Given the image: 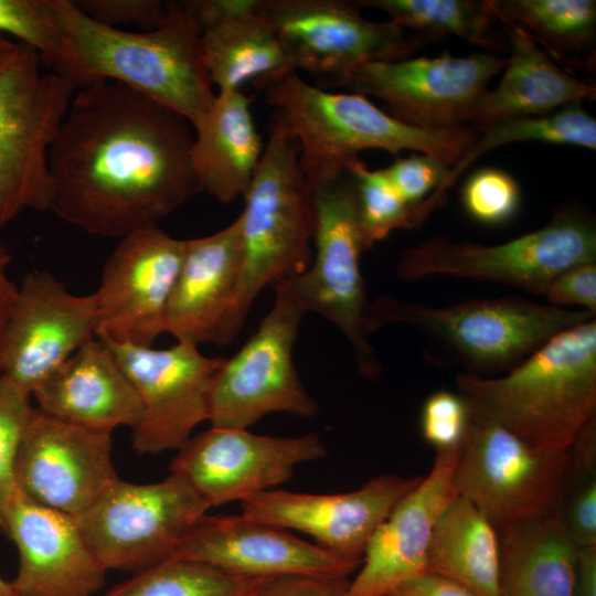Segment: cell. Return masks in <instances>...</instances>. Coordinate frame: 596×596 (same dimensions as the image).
<instances>
[{"label":"cell","instance_id":"6da1fadb","mask_svg":"<svg viewBox=\"0 0 596 596\" xmlns=\"http://www.w3.org/2000/svg\"><path fill=\"white\" fill-rule=\"evenodd\" d=\"M193 127L116 82L77 87L49 153L50 209L98 236L123 238L202 191Z\"/></svg>","mask_w":596,"mask_h":596},{"label":"cell","instance_id":"7a4b0ae2","mask_svg":"<svg viewBox=\"0 0 596 596\" xmlns=\"http://www.w3.org/2000/svg\"><path fill=\"white\" fill-rule=\"evenodd\" d=\"M166 20L150 31L104 25L72 0H58L66 55L53 72L75 88L99 81L119 83L193 125L216 93L204 67L201 30L184 1H168Z\"/></svg>","mask_w":596,"mask_h":596},{"label":"cell","instance_id":"3957f363","mask_svg":"<svg viewBox=\"0 0 596 596\" xmlns=\"http://www.w3.org/2000/svg\"><path fill=\"white\" fill-rule=\"evenodd\" d=\"M455 384L471 418L539 449L571 450L596 422V318L554 336L503 376L462 371Z\"/></svg>","mask_w":596,"mask_h":596},{"label":"cell","instance_id":"277c9868","mask_svg":"<svg viewBox=\"0 0 596 596\" xmlns=\"http://www.w3.org/2000/svg\"><path fill=\"white\" fill-rule=\"evenodd\" d=\"M295 139L311 187L334 180L366 149L434 157L454 167L477 139L473 128L428 129L405 124L356 93H331L290 71L255 85Z\"/></svg>","mask_w":596,"mask_h":596},{"label":"cell","instance_id":"5b68a950","mask_svg":"<svg viewBox=\"0 0 596 596\" xmlns=\"http://www.w3.org/2000/svg\"><path fill=\"white\" fill-rule=\"evenodd\" d=\"M241 215L243 262L237 286L214 343L241 331L258 294L305 272L313 255L315 200L295 139L274 115L267 142Z\"/></svg>","mask_w":596,"mask_h":596},{"label":"cell","instance_id":"8992f818","mask_svg":"<svg viewBox=\"0 0 596 596\" xmlns=\"http://www.w3.org/2000/svg\"><path fill=\"white\" fill-rule=\"evenodd\" d=\"M596 318L583 309L560 308L514 296L466 299L428 307L381 296L370 302L369 329L415 328L449 350L467 372H509L554 336Z\"/></svg>","mask_w":596,"mask_h":596},{"label":"cell","instance_id":"52a82bcc","mask_svg":"<svg viewBox=\"0 0 596 596\" xmlns=\"http://www.w3.org/2000/svg\"><path fill=\"white\" fill-rule=\"evenodd\" d=\"M585 263H596L595 222L582 211L563 207L541 228L501 244L433 236L402 253L396 274L407 283L450 276L544 296L560 273Z\"/></svg>","mask_w":596,"mask_h":596},{"label":"cell","instance_id":"ba28073f","mask_svg":"<svg viewBox=\"0 0 596 596\" xmlns=\"http://www.w3.org/2000/svg\"><path fill=\"white\" fill-rule=\"evenodd\" d=\"M42 65L18 43L0 67V230L25 209H50L49 153L76 88Z\"/></svg>","mask_w":596,"mask_h":596},{"label":"cell","instance_id":"9c48e42d","mask_svg":"<svg viewBox=\"0 0 596 596\" xmlns=\"http://www.w3.org/2000/svg\"><path fill=\"white\" fill-rule=\"evenodd\" d=\"M315 200L313 255L289 284L306 311H313L347 338L360 373L380 375L381 365L370 342L369 307L360 256L366 251L359 223L352 178L343 175L311 187Z\"/></svg>","mask_w":596,"mask_h":596},{"label":"cell","instance_id":"30bf717a","mask_svg":"<svg viewBox=\"0 0 596 596\" xmlns=\"http://www.w3.org/2000/svg\"><path fill=\"white\" fill-rule=\"evenodd\" d=\"M572 453L539 449L504 427L470 417L453 476L499 532L560 512Z\"/></svg>","mask_w":596,"mask_h":596},{"label":"cell","instance_id":"8fae6325","mask_svg":"<svg viewBox=\"0 0 596 596\" xmlns=\"http://www.w3.org/2000/svg\"><path fill=\"white\" fill-rule=\"evenodd\" d=\"M275 299L256 332L225 359L210 395L213 427L247 429L273 412L312 417L316 401L294 365V344L307 312L287 281L273 285Z\"/></svg>","mask_w":596,"mask_h":596},{"label":"cell","instance_id":"7c38bea8","mask_svg":"<svg viewBox=\"0 0 596 596\" xmlns=\"http://www.w3.org/2000/svg\"><path fill=\"white\" fill-rule=\"evenodd\" d=\"M209 504L179 475L153 483L119 478L74 518L108 570H143L172 556Z\"/></svg>","mask_w":596,"mask_h":596},{"label":"cell","instance_id":"4fadbf2b","mask_svg":"<svg viewBox=\"0 0 596 596\" xmlns=\"http://www.w3.org/2000/svg\"><path fill=\"white\" fill-rule=\"evenodd\" d=\"M295 72L339 86L355 67L408 57L417 46L392 21H371L356 1L259 0Z\"/></svg>","mask_w":596,"mask_h":596},{"label":"cell","instance_id":"5bb4252c","mask_svg":"<svg viewBox=\"0 0 596 596\" xmlns=\"http://www.w3.org/2000/svg\"><path fill=\"white\" fill-rule=\"evenodd\" d=\"M508 60L477 53L365 63L340 83L350 93L380 99L392 117L421 128L465 127L489 79Z\"/></svg>","mask_w":596,"mask_h":596},{"label":"cell","instance_id":"9a60e30c","mask_svg":"<svg viewBox=\"0 0 596 596\" xmlns=\"http://www.w3.org/2000/svg\"><path fill=\"white\" fill-rule=\"evenodd\" d=\"M111 350L141 402L132 428L139 454L179 449L210 416V395L224 358H211L199 345L178 341L167 349L103 341Z\"/></svg>","mask_w":596,"mask_h":596},{"label":"cell","instance_id":"2e32d148","mask_svg":"<svg viewBox=\"0 0 596 596\" xmlns=\"http://www.w3.org/2000/svg\"><path fill=\"white\" fill-rule=\"evenodd\" d=\"M184 247L185 240H177L157 225L120 238L93 294L97 339L152 347L164 332L166 309Z\"/></svg>","mask_w":596,"mask_h":596},{"label":"cell","instance_id":"e0dca14e","mask_svg":"<svg viewBox=\"0 0 596 596\" xmlns=\"http://www.w3.org/2000/svg\"><path fill=\"white\" fill-rule=\"evenodd\" d=\"M326 455L317 434L274 437L212 426L178 449L170 471L182 477L211 508L242 502L285 483L297 465Z\"/></svg>","mask_w":596,"mask_h":596},{"label":"cell","instance_id":"ac0fdd59","mask_svg":"<svg viewBox=\"0 0 596 596\" xmlns=\"http://www.w3.org/2000/svg\"><path fill=\"white\" fill-rule=\"evenodd\" d=\"M14 479L17 489L31 501L76 518L118 479L111 434L33 407L15 459Z\"/></svg>","mask_w":596,"mask_h":596},{"label":"cell","instance_id":"d6986e66","mask_svg":"<svg viewBox=\"0 0 596 596\" xmlns=\"http://www.w3.org/2000/svg\"><path fill=\"white\" fill-rule=\"evenodd\" d=\"M95 333L93 294L74 295L50 272H31L17 286L9 311L2 375L32 396Z\"/></svg>","mask_w":596,"mask_h":596},{"label":"cell","instance_id":"ffe728a7","mask_svg":"<svg viewBox=\"0 0 596 596\" xmlns=\"http://www.w3.org/2000/svg\"><path fill=\"white\" fill-rule=\"evenodd\" d=\"M421 479L380 475L354 491L332 494L269 489L242 501V514L308 534L320 547L360 566L376 529Z\"/></svg>","mask_w":596,"mask_h":596},{"label":"cell","instance_id":"44dd1931","mask_svg":"<svg viewBox=\"0 0 596 596\" xmlns=\"http://www.w3.org/2000/svg\"><path fill=\"white\" fill-rule=\"evenodd\" d=\"M171 557L242 577H349L359 567L288 530L244 514H204Z\"/></svg>","mask_w":596,"mask_h":596},{"label":"cell","instance_id":"7402d4cb","mask_svg":"<svg viewBox=\"0 0 596 596\" xmlns=\"http://www.w3.org/2000/svg\"><path fill=\"white\" fill-rule=\"evenodd\" d=\"M459 448L436 451L426 477L395 505L371 538L361 568L344 596H386L403 583L426 573L433 529L457 496L453 476Z\"/></svg>","mask_w":596,"mask_h":596},{"label":"cell","instance_id":"603a6c76","mask_svg":"<svg viewBox=\"0 0 596 596\" xmlns=\"http://www.w3.org/2000/svg\"><path fill=\"white\" fill-rule=\"evenodd\" d=\"M6 533L15 543L17 596H93L106 570L74 518L40 505L18 489L7 514Z\"/></svg>","mask_w":596,"mask_h":596},{"label":"cell","instance_id":"cb8c5ba5","mask_svg":"<svg viewBox=\"0 0 596 596\" xmlns=\"http://www.w3.org/2000/svg\"><path fill=\"white\" fill-rule=\"evenodd\" d=\"M38 408L103 433L137 425L140 398L111 350L94 338L75 351L33 393Z\"/></svg>","mask_w":596,"mask_h":596},{"label":"cell","instance_id":"d4e9b609","mask_svg":"<svg viewBox=\"0 0 596 596\" xmlns=\"http://www.w3.org/2000/svg\"><path fill=\"white\" fill-rule=\"evenodd\" d=\"M242 262L240 217L216 233L185 240L181 268L166 309L164 332L177 341L214 343Z\"/></svg>","mask_w":596,"mask_h":596},{"label":"cell","instance_id":"484cf974","mask_svg":"<svg viewBox=\"0 0 596 596\" xmlns=\"http://www.w3.org/2000/svg\"><path fill=\"white\" fill-rule=\"evenodd\" d=\"M510 42V56L499 85L475 103L468 124L481 131L503 120L542 116L584 99L596 98V86L557 66L522 28L497 17Z\"/></svg>","mask_w":596,"mask_h":596},{"label":"cell","instance_id":"4316f807","mask_svg":"<svg viewBox=\"0 0 596 596\" xmlns=\"http://www.w3.org/2000/svg\"><path fill=\"white\" fill-rule=\"evenodd\" d=\"M243 91L216 93L193 125L191 159L202 191L228 204L246 194L262 158V142Z\"/></svg>","mask_w":596,"mask_h":596},{"label":"cell","instance_id":"83f0119b","mask_svg":"<svg viewBox=\"0 0 596 596\" xmlns=\"http://www.w3.org/2000/svg\"><path fill=\"white\" fill-rule=\"evenodd\" d=\"M498 533L500 596H575L579 547L558 512Z\"/></svg>","mask_w":596,"mask_h":596},{"label":"cell","instance_id":"f1b7e54d","mask_svg":"<svg viewBox=\"0 0 596 596\" xmlns=\"http://www.w3.org/2000/svg\"><path fill=\"white\" fill-rule=\"evenodd\" d=\"M200 50L209 78L221 92H238L294 71L270 22L257 3L202 31Z\"/></svg>","mask_w":596,"mask_h":596},{"label":"cell","instance_id":"f546056e","mask_svg":"<svg viewBox=\"0 0 596 596\" xmlns=\"http://www.w3.org/2000/svg\"><path fill=\"white\" fill-rule=\"evenodd\" d=\"M426 573L447 578L476 596H500L499 533L470 501L458 494L435 523Z\"/></svg>","mask_w":596,"mask_h":596},{"label":"cell","instance_id":"4dcf8cb0","mask_svg":"<svg viewBox=\"0 0 596 596\" xmlns=\"http://www.w3.org/2000/svg\"><path fill=\"white\" fill-rule=\"evenodd\" d=\"M496 15L507 19L555 58L592 46L596 34L594 0H492Z\"/></svg>","mask_w":596,"mask_h":596},{"label":"cell","instance_id":"1f68e13d","mask_svg":"<svg viewBox=\"0 0 596 596\" xmlns=\"http://www.w3.org/2000/svg\"><path fill=\"white\" fill-rule=\"evenodd\" d=\"M520 141H539L596 149V120L581 103L571 104L542 116L500 121L481 131L462 158L450 168L449 188L461 172L490 149Z\"/></svg>","mask_w":596,"mask_h":596},{"label":"cell","instance_id":"d6a6232c","mask_svg":"<svg viewBox=\"0 0 596 596\" xmlns=\"http://www.w3.org/2000/svg\"><path fill=\"white\" fill-rule=\"evenodd\" d=\"M362 7L384 11L403 29L428 36L456 35L481 46H494L492 0H359Z\"/></svg>","mask_w":596,"mask_h":596},{"label":"cell","instance_id":"836d02e7","mask_svg":"<svg viewBox=\"0 0 596 596\" xmlns=\"http://www.w3.org/2000/svg\"><path fill=\"white\" fill-rule=\"evenodd\" d=\"M272 577H242L169 557L148 566L103 596H252Z\"/></svg>","mask_w":596,"mask_h":596},{"label":"cell","instance_id":"e575fe53","mask_svg":"<svg viewBox=\"0 0 596 596\" xmlns=\"http://www.w3.org/2000/svg\"><path fill=\"white\" fill-rule=\"evenodd\" d=\"M356 193L359 223L366 251L393 231L421 226L440 205L432 196L421 206L406 203L384 169L372 170L360 158L347 168Z\"/></svg>","mask_w":596,"mask_h":596},{"label":"cell","instance_id":"d590c367","mask_svg":"<svg viewBox=\"0 0 596 596\" xmlns=\"http://www.w3.org/2000/svg\"><path fill=\"white\" fill-rule=\"evenodd\" d=\"M3 33L34 50L52 71L65 58L66 34L58 0H0V34Z\"/></svg>","mask_w":596,"mask_h":596},{"label":"cell","instance_id":"8d00e7d4","mask_svg":"<svg viewBox=\"0 0 596 596\" xmlns=\"http://www.w3.org/2000/svg\"><path fill=\"white\" fill-rule=\"evenodd\" d=\"M571 453L570 478L558 513L578 547L596 546V449L581 446Z\"/></svg>","mask_w":596,"mask_h":596},{"label":"cell","instance_id":"74e56055","mask_svg":"<svg viewBox=\"0 0 596 596\" xmlns=\"http://www.w3.org/2000/svg\"><path fill=\"white\" fill-rule=\"evenodd\" d=\"M31 395L4 375L0 376V529L6 532L7 514L17 490L14 466L33 407Z\"/></svg>","mask_w":596,"mask_h":596},{"label":"cell","instance_id":"f35d334b","mask_svg":"<svg viewBox=\"0 0 596 596\" xmlns=\"http://www.w3.org/2000/svg\"><path fill=\"white\" fill-rule=\"evenodd\" d=\"M461 203L475 222L499 226L517 215L521 191L510 173L497 168H483L475 171L465 182Z\"/></svg>","mask_w":596,"mask_h":596},{"label":"cell","instance_id":"ab89813d","mask_svg":"<svg viewBox=\"0 0 596 596\" xmlns=\"http://www.w3.org/2000/svg\"><path fill=\"white\" fill-rule=\"evenodd\" d=\"M450 167L424 153L396 157L384 172L402 196L412 206L423 205L432 195L446 201Z\"/></svg>","mask_w":596,"mask_h":596},{"label":"cell","instance_id":"60d3db41","mask_svg":"<svg viewBox=\"0 0 596 596\" xmlns=\"http://www.w3.org/2000/svg\"><path fill=\"white\" fill-rule=\"evenodd\" d=\"M469 423L468 407L457 393L439 390L432 393L423 404L422 436L436 451L459 448Z\"/></svg>","mask_w":596,"mask_h":596},{"label":"cell","instance_id":"b9f144b4","mask_svg":"<svg viewBox=\"0 0 596 596\" xmlns=\"http://www.w3.org/2000/svg\"><path fill=\"white\" fill-rule=\"evenodd\" d=\"M74 4L91 19L116 29L136 25L150 31L167 18V2L159 0H76Z\"/></svg>","mask_w":596,"mask_h":596},{"label":"cell","instance_id":"7bdbcfd3","mask_svg":"<svg viewBox=\"0 0 596 596\" xmlns=\"http://www.w3.org/2000/svg\"><path fill=\"white\" fill-rule=\"evenodd\" d=\"M544 296L552 306H578L596 316V263L563 270L550 283Z\"/></svg>","mask_w":596,"mask_h":596},{"label":"cell","instance_id":"ee69618b","mask_svg":"<svg viewBox=\"0 0 596 596\" xmlns=\"http://www.w3.org/2000/svg\"><path fill=\"white\" fill-rule=\"evenodd\" d=\"M349 577L288 575L272 577L252 596H344Z\"/></svg>","mask_w":596,"mask_h":596},{"label":"cell","instance_id":"f6af8a7d","mask_svg":"<svg viewBox=\"0 0 596 596\" xmlns=\"http://www.w3.org/2000/svg\"><path fill=\"white\" fill-rule=\"evenodd\" d=\"M386 596H476L462 586L441 576L425 573L412 578Z\"/></svg>","mask_w":596,"mask_h":596},{"label":"cell","instance_id":"bcb514c9","mask_svg":"<svg viewBox=\"0 0 596 596\" xmlns=\"http://www.w3.org/2000/svg\"><path fill=\"white\" fill-rule=\"evenodd\" d=\"M575 596H596V546L578 549Z\"/></svg>","mask_w":596,"mask_h":596},{"label":"cell","instance_id":"7dc6e473","mask_svg":"<svg viewBox=\"0 0 596 596\" xmlns=\"http://www.w3.org/2000/svg\"><path fill=\"white\" fill-rule=\"evenodd\" d=\"M15 290V284L7 275L0 277V376L2 375L1 353L3 336Z\"/></svg>","mask_w":596,"mask_h":596},{"label":"cell","instance_id":"c3c4849f","mask_svg":"<svg viewBox=\"0 0 596 596\" xmlns=\"http://www.w3.org/2000/svg\"><path fill=\"white\" fill-rule=\"evenodd\" d=\"M17 44L0 34V67L12 56Z\"/></svg>","mask_w":596,"mask_h":596},{"label":"cell","instance_id":"681fc988","mask_svg":"<svg viewBox=\"0 0 596 596\" xmlns=\"http://www.w3.org/2000/svg\"><path fill=\"white\" fill-rule=\"evenodd\" d=\"M11 262V255L3 244H0V277L6 274V270Z\"/></svg>","mask_w":596,"mask_h":596},{"label":"cell","instance_id":"f907efd6","mask_svg":"<svg viewBox=\"0 0 596 596\" xmlns=\"http://www.w3.org/2000/svg\"><path fill=\"white\" fill-rule=\"evenodd\" d=\"M0 596H17L11 582L3 579L0 576Z\"/></svg>","mask_w":596,"mask_h":596}]
</instances>
